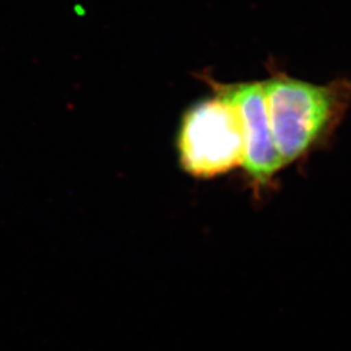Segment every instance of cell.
I'll list each match as a JSON object with an SVG mask.
<instances>
[{
	"instance_id": "obj_3",
	"label": "cell",
	"mask_w": 351,
	"mask_h": 351,
	"mask_svg": "<svg viewBox=\"0 0 351 351\" xmlns=\"http://www.w3.org/2000/svg\"><path fill=\"white\" fill-rule=\"evenodd\" d=\"M217 85L236 103L242 117L245 132V162L242 167L254 188H268L284 164L272 137L262 82Z\"/></svg>"
},
{
	"instance_id": "obj_1",
	"label": "cell",
	"mask_w": 351,
	"mask_h": 351,
	"mask_svg": "<svg viewBox=\"0 0 351 351\" xmlns=\"http://www.w3.org/2000/svg\"><path fill=\"white\" fill-rule=\"evenodd\" d=\"M262 86L272 137L284 165L320 149L351 106V82L346 80L315 85L276 73Z\"/></svg>"
},
{
	"instance_id": "obj_2",
	"label": "cell",
	"mask_w": 351,
	"mask_h": 351,
	"mask_svg": "<svg viewBox=\"0 0 351 351\" xmlns=\"http://www.w3.org/2000/svg\"><path fill=\"white\" fill-rule=\"evenodd\" d=\"M215 94L193 104L178 128V162L188 175L213 178L245 162V132L236 103L213 84Z\"/></svg>"
}]
</instances>
